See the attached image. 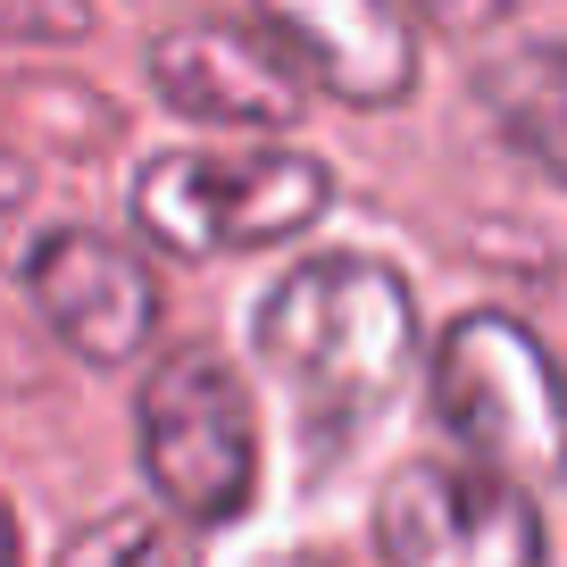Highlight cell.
<instances>
[{
    "instance_id": "1",
    "label": "cell",
    "mask_w": 567,
    "mask_h": 567,
    "mask_svg": "<svg viewBox=\"0 0 567 567\" xmlns=\"http://www.w3.org/2000/svg\"><path fill=\"white\" fill-rule=\"evenodd\" d=\"M250 351L292 401L309 467H334L384 425L417 368V292L368 250H318L259 292Z\"/></svg>"
},
{
    "instance_id": "2",
    "label": "cell",
    "mask_w": 567,
    "mask_h": 567,
    "mask_svg": "<svg viewBox=\"0 0 567 567\" xmlns=\"http://www.w3.org/2000/svg\"><path fill=\"white\" fill-rule=\"evenodd\" d=\"M334 209V167L301 142H250V151H151L134 167L125 217L167 259H234L309 234Z\"/></svg>"
},
{
    "instance_id": "3",
    "label": "cell",
    "mask_w": 567,
    "mask_h": 567,
    "mask_svg": "<svg viewBox=\"0 0 567 567\" xmlns=\"http://www.w3.org/2000/svg\"><path fill=\"white\" fill-rule=\"evenodd\" d=\"M425 375H434V425L476 467L526 484V493L567 476V375L526 318L460 309Z\"/></svg>"
},
{
    "instance_id": "4",
    "label": "cell",
    "mask_w": 567,
    "mask_h": 567,
    "mask_svg": "<svg viewBox=\"0 0 567 567\" xmlns=\"http://www.w3.org/2000/svg\"><path fill=\"white\" fill-rule=\"evenodd\" d=\"M134 451L167 517H184L193 534L234 526L259 501V409L234 359L209 342H176L151 359L134 392Z\"/></svg>"
},
{
    "instance_id": "5",
    "label": "cell",
    "mask_w": 567,
    "mask_h": 567,
    "mask_svg": "<svg viewBox=\"0 0 567 567\" xmlns=\"http://www.w3.org/2000/svg\"><path fill=\"white\" fill-rule=\"evenodd\" d=\"M384 567H543V509L476 460H401L375 493Z\"/></svg>"
},
{
    "instance_id": "6",
    "label": "cell",
    "mask_w": 567,
    "mask_h": 567,
    "mask_svg": "<svg viewBox=\"0 0 567 567\" xmlns=\"http://www.w3.org/2000/svg\"><path fill=\"white\" fill-rule=\"evenodd\" d=\"M18 292L84 368H125L159 334V276L101 226H42L18 250Z\"/></svg>"
},
{
    "instance_id": "7",
    "label": "cell",
    "mask_w": 567,
    "mask_h": 567,
    "mask_svg": "<svg viewBox=\"0 0 567 567\" xmlns=\"http://www.w3.org/2000/svg\"><path fill=\"white\" fill-rule=\"evenodd\" d=\"M142 68L176 117L234 134H284L309 101V75L259 18H176L142 42Z\"/></svg>"
},
{
    "instance_id": "8",
    "label": "cell",
    "mask_w": 567,
    "mask_h": 567,
    "mask_svg": "<svg viewBox=\"0 0 567 567\" xmlns=\"http://www.w3.org/2000/svg\"><path fill=\"white\" fill-rule=\"evenodd\" d=\"M259 25L292 51L309 92L342 109H401L425 75V25L368 0H309V9H259Z\"/></svg>"
},
{
    "instance_id": "9",
    "label": "cell",
    "mask_w": 567,
    "mask_h": 567,
    "mask_svg": "<svg viewBox=\"0 0 567 567\" xmlns=\"http://www.w3.org/2000/svg\"><path fill=\"white\" fill-rule=\"evenodd\" d=\"M476 101L550 184H567V42L526 34L509 51H484L476 59Z\"/></svg>"
},
{
    "instance_id": "10",
    "label": "cell",
    "mask_w": 567,
    "mask_h": 567,
    "mask_svg": "<svg viewBox=\"0 0 567 567\" xmlns=\"http://www.w3.org/2000/svg\"><path fill=\"white\" fill-rule=\"evenodd\" d=\"M51 567H193V543L151 509H109L84 534H68Z\"/></svg>"
},
{
    "instance_id": "11",
    "label": "cell",
    "mask_w": 567,
    "mask_h": 567,
    "mask_svg": "<svg viewBox=\"0 0 567 567\" xmlns=\"http://www.w3.org/2000/svg\"><path fill=\"white\" fill-rule=\"evenodd\" d=\"M92 18L84 9H18L9 18V42H84Z\"/></svg>"
},
{
    "instance_id": "12",
    "label": "cell",
    "mask_w": 567,
    "mask_h": 567,
    "mask_svg": "<svg viewBox=\"0 0 567 567\" xmlns=\"http://www.w3.org/2000/svg\"><path fill=\"white\" fill-rule=\"evenodd\" d=\"M284 567H326V559H284Z\"/></svg>"
}]
</instances>
